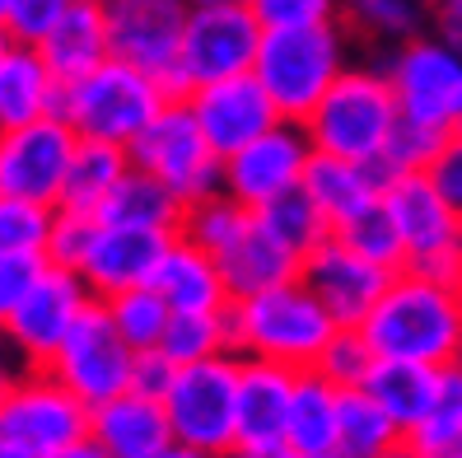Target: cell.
<instances>
[{
  "label": "cell",
  "instance_id": "33",
  "mask_svg": "<svg viewBox=\"0 0 462 458\" xmlns=\"http://www.w3.org/2000/svg\"><path fill=\"white\" fill-rule=\"evenodd\" d=\"M248 220H253L248 206H238L229 192H210V197H201L192 206H182L173 234L187 238V244H197V248H206L210 257H220L234 238L248 229Z\"/></svg>",
  "mask_w": 462,
  "mask_h": 458
},
{
  "label": "cell",
  "instance_id": "18",
  "mask_svg": "<svg viewBox=\"0 0 462 458\" xmlns=\"http://www.w3.org/2000/svg\"><path fill=\"white\" fill-rule=\"evenodd\" d=\"M388 266H378L369 257H360L356 248H346L341 238H322V244L304 257L299 281H304L318 304L337 318V328H360L365 313L378 304V294L388 285Z\"/></svg>",
  "mask_w": 462,
  "mask_h": 458
},
{
  "label": "cell",
  "instance_id": "34",
  "mask_svg": "<svg viewBox=\"0 0 462 458\" xmlns=\"http://www.w3.org/2000/svg\"><path fill=\"white\" fill-rule=\"evenodd\" d=\"M332 238H341L346 248H356L360 257L378 262V266H388V272H402L406 266V248H402V234L393 225V215L383 206V197L369 201L365 210H356L350 220H341L332 229Z\"/></svg>",
  "mask_w": 462,
  "mask_h": 458
},
{
  "label": "cell",
  "instance_id": "15",
  "mask_svg": "<svg viewBox=\"0 0 462 458\" xmlns=\"http://www.w3.org/2000/svg\"><path fill=\"white\" fill-rule=\"evenodd\" d=\"M313 159V145L304 136L299 122H276L271 131H262L257 141H248L243 150H234L225 159V178L220 192H229L238 206L262 210L271 201H281L285 192H294L304 182V169Z\"/></svg>",
  "mask_w": 462,
  "mask_h": 458
},
{
  "label": "cell",
  "instance_id": "52",
  "mask_svg": "<svg viewBox=\"0 0 462 458\" xmlns=\"http://www.w3.org/2000/svg\"><path fill=\"white\" fill-rule=\"evenodd\" d=\"M51 458H107L94 440H79V444H70V449H61V453H51Z\"/></svg>",
  "mask_w": 462,
  "mask_h": 458
},
{
  "label": "cell",
  "instance_id": "17",
  "mask_svg": "<svg viewBox=\"0 0 462 458\" xmlns=\"http://www.w3.org/2000/svg\"><path fill=\"white\" fill-rule=\"evenodd\" d=\"M182 103L192 107L201 136L215 145V154H220V159H229L234 150H243L248 141H257L262 131H271L276 122H285L253 70H248V75L215 79V85H201V89H187Z\"/></svg>",
  "mask_w": 462,
  "mask_h": 458
},
{
  "label": "cell",
  "instance_id": "27",
  "mask_svg": "<svg viewBox=\"0 0 462 458\" xmlns=\"http://www.w3.org/2000/svg\"><path fill=\"white\" fill-rule=\"evenodd\" d=\"M337 397L341 388L318 369H294L285 444L299 453H337Z\"/></svg>",
  "mask_w": 462,
  "mask_h": 458
},
{
  "label": "cell",
  "instance_id": "11",
  "mask_svg": "<svg viewBox=\"0 0 462 458\" xmlns=\"http://www.w3.org/2000/svg\"><path fill=\"white\" fill-rule=\"evenodd\" d=\"M262 33L266 29L248 5H192L182 51H178L173 94L215 85V79H229V75H248L257 61Z\"/></svg>",
  "mask_w": 462,
  "mask_h": 458
},
{
  "label": "cell",
  "instance_id": "56",
  "mask_svg": "<svg viewBox=\"0 0 462 458\" xmlns=\"http://www.w3.org/2000/svg\"><path fill=\"white\" fill-rule=\"evenodd\" d=\"M453 369L462 374V341H457V351H453Z\"/></svg>",
  "mask_w": 462,
  "mask_h": 458
},
{
  "label": "cell",
  "instance_id": "19",
  "mask_svg": "<svg viewBox=\"0 0 462 458\" xmlns=\"http://www.w3.org/2000/svg\"><path fill=\"white\" fill-rule=\"evenodd\" d=\"M173 229H135V225H107L98 220L94 244L79 262V281L89 285L94 300H113L122 290L150 285L154 262L164 257Z\"/></svg>",
  "mask_w": 462,
  "mask_h": 458
},
{
  "label": "cell",
  "instance_id": "39",
  "mask_svg": "<svg viewBox=\"0 0 462 458\" xmlns=\"http://www.w3.org/2000/svg\"><path fill=\"white\" fill-rule=\"evenodd\" d=\"M51 215H57V206H38V201L0 192V253H38L42 257Z\"/></svg>",
  "mask_w": 462,
  "mask_h": 458
},
{
  "label": "cell",
  "instance_id": "43",
  "mask_svg": "<svg viewBox=\"0 0 462 458\" xmlns=\"http://www.w3.org/2000/svg\"><path fill=\"white\" fill-rule=\"evenodd\" d=\"M262 29H304V23H328L341 14V0H248Z\"/></svg>",
  "mask_w": 462,
  "mask_h": 458
},
{
  "label": "cell",
  "instance_id": "48",
  "mask_svg": "<svg viewBox=\"0 0 462 458\" xmlns=\"http://www.w3.org/2000/svg\"><path fill=\"white\" fill-rule=\"evenodd\" d=\"M434 33L453 47H462V0H439L434 5Z\"/></svg>",
  "mask_w": 462,
  "mask_h": 458
},
{
  "label": "cell",
  "instance_id": "32",
  "mask_svg": "<svg viewBox=\"0 0 462 458\" xmlns=\"http://www.w3.org/2000/svg\"><path fill=\"white\" fill-rule=\"evenodd\" d=\"M411 440L425 458H453L462 444V374L453 365L439 369V384H434V397L425 416L411 425Z\"/></svg>",
  "mask_w": 462,
  "mask_h": 458
},
{
  "label": "cell",
  "instance_id": "3",
  "mask_svg": "<svg viewBox=\"0 0 462 458\" xmlns=\"http://www.w3.org/2000/svg\"><path fill=\"white\" fill-rule=\"evenodd\" d=\"M397 122H402L397 94L388 85L383 66H346L337 75V85L313 103V113L299 126H304L313 154L374 164L388 150Z\"/></svg>",
  "mask_w": 462,
  "mask_h": 458
},
{
  "label": "cell",
  "instance_id": "35",
  "mask_svg": "<svg viewBox=\"0 0 462 458\" xmlns=\"http://www.w3.org/2000/svg\"><path fill=\"white\" fill-rule=\"evenodd\" d=\"M107 304V318H113V328L122 332V341L131 346L135 356L141 351H154L159 337H164L169 328V304L154 294V285H135V290H122L113 294V300H103Z\"/></svg>",
  "mask_w": 462,
  "mask_h": 458
},
{
  "label": "cell",
  "instance_id": "1",
  "mask_svg": "<svg viewBox=\"0 0 462 458\" xmlns=\"http://www.w3.org/2000/svg\"><path fill=\"white\" fill-rule=\"evenodd\" d=\"M378 360H416L444 369L462 341V290L420 272H393L378 304L360 322Z\"/></svg>",
  "mask_w": 462,
  "mask_h": 458
},
{
  "label": "cell",
  "instance_id": "28",
  "mask_svg": "<svg viewBox=\"0 0 462 458\" xmlns=\"http://www.w3.org/2000/svg\"><path fill=\"white\" fill-rule=\"evenodd\" d=\"M131 169V159L122 145H103V141H75V154L61 178V197L57 210H75V215H98L103 201L113 197L117 178Z\"/></svg>",
  "mask_w": 462,
  "mask_h": 458
},
{
  "label": "cell",
  "instance_id": "53",
  "mask_svg": "<svg viewBox=\"0 0 462 458\" xmlns=\"http://www.w3.org/2000/svg\"><path fill=\"white\" fill-rule=\"evenodd\" d=\"M164 458H220V453H206V449H187V444H173Z\"/></svg>",
  "mask_w": 462,
  "mask_h": 458
},
{
  "label": "cell",
  "instance_id": "38",
  "mask_svg": "<svg viewBox=\"0 0 462 458\" xmlns=\"http://www.w3.org/2000/svg\"><path fill=\"white\" fill-rule=\"evenodd\" d=\"M346 29L369 42H406L420 33V0H341Z\"/></svg>",
  "mask_w": 462,
  "mask_h": 458
},
{
  "label": "cell",
  "instance_id": "25",
  "mask_svg": "<svg viewBox=\"0 0 462 458\" xmlns=\"http://www.w3.org/2000/svg\"><path fill=\"white\" fill-rule=\"evenodd\" d=\"M57 103H61V79L47 70L38 47L10 42L0 51V131L57 117Z\"/></svg>",
  "mask_w": 462,
  "mask_h": 458
},
{
  "label": "cell",
  "instance_id": "20",
  "mask_svg": "<svg viewBox=\"0 0 462 458\" xmlns=\"http://www.w3.org/2000/svg\"><path fill=\"white\" fill-rule=\"evenodd\" d=\"M294 369L238 356V397H234V453H271L285 444Z\"/></svg>",
  "mask_w": 462,
  "mask_h": 458
},
{
  "label": "cell",
  "instance_id": "47",
  "mask_svg": "<svg viewBox=\"0 0 462 458\" xmlns=\"http://www.w3.org/2000/svg\"><path fill=\"white\" fill-rule=\"evenodd\" d=\"M169 379H173V360H164L159 351H141V356H135V379H131V388L159 397V393L169 388Z\"/></svg>",
  "mask_w": 462,
  "mask_h": 458
},
{
  "label": "cell",
  "instance_id": "40",
  "mask_svg": "<svg viewBox=\"0 0 462 458\" xmlns=\"http://www.w3.org/2000/svg\"><path fill=\"white\" fill-rule=\"evenodd\" d=\"M374 346L365 341V332L360 328H337L332 332V341L322 346V356H318V374L322 379H332L337 388H360L365 379H369V369H374Z\"/></svg>",
  "mask_w": 462,
  "mask_h": 458
},
{
  "label": "cell",
  "instance_id": "12",
  "mask_svg": "<svg viewBox=\"0 0 462 458\" xmlns=\"http://www.w3.org/2000/svg\"><path fill=\"white\" fill-rule=\"evenodd\" d=\"M47 369L57 374V379L79 397L98 407V402L117 397L131 388L135 379V351L122 341V332L113 328V318H107V304L94 300L79 322L66 332V341L57 346V356L47 360Z\"/></svg>",
  "mask_w": 462,
  "mask_h": 458
},
{
  "label": "cell",
  "instance_id": "8",
  "mask_svg": "<svg viewBox=\"0 0 462 458\" xmlns=\"http://www.w3.org/2000/svg\"><path fill=\"white\" fill-rule=\"evenodd\" d=\"M383 206L402 234L406 272L462 290V215L434 192L425 173H397L383 187Z\"/></svg>",
  "mask_w": 462,
  "mask_h": 458
},
{
  "label": "cell",
  "instance_id": "16",
  "mask_svg": "<svg viewBox=\"0 0 462 458\" xmlns=\"http://www.w3.org/2000/svg\"><path fill=\"white\" fill-rule=\"evenodd\" d=\"M75 141L79 136L61 117H42L29 126L0 131V192L38 201V206H57Z\"/></svg>",
  "mask_w": 462,
  "mask_h": 458
},
{
  "label": "cell",
  "instance_id": "9",
  "mask_svg": "<svg viewBox=\"0 0 462 458\" xmlns=\"http://www.w3.org/2000/svg\"><path fill=\"white\" fill-rule=\"evenodd\" d=\"M164 412L173 425V444L206 449V453H234V397H238V356L220 351L192 365H173Z\"/></svg>",
  "mask_w": 462,
  "mask_h": 458
},
{
  "label": "cell",
  "instance_id": "24",
  "mask_svg": "<svg viewBox=\"0 0 462 458\" xmlns=\"http://www.w3.org/2000/svg\"><path fill=\"white\" fill-rule=\"evenodd\" d=\"M215 262H220L229 300H248V294H262L271 285H285V281L299 276V266H304V257L290 253L281 238L257 220V210H253L248 229H243Z\"/></svg>",
  "mask_w": 462,
  "mask_h": 458
},
{
  "label": "cell",
  "instance_id": "36",
  "mask_svg": "<svg viewBox=\"0 0 462 458\" xmlns=\"http://www.w3.org/2000/svg\"><path fill=\"white\" fill-rule=\"evenodd\" d=\"M257 220L281 238V244L299 257H309L322 238H332V225H328V215H322L309 197H304V187H294V192H285L281 201H271L257 210Z\"/></svg>",
  "mask_w": 462,
  "mask_h": 458
},
{
  "label": "cell",
  "instance_id": "22",
  "mask_svg": "<svg viewBox=\"0 0 462 458\" xmlns=\"http://www.w3.org/2000/svg\"><path fill=\"white\" fill-rule=\"evenodd\" d=\"M38 57L47 61V70L57 75L61 85H70V79L103 66L113 57V47H107V5L103 0H66L57 23H51L38 42Z\"/></svg>",
  "mask_w": 462,
  "mask_h": 458
},
{
  "label": "cell",
  "instance_id": "42",
  "mask_svg": "<svg viewBox=\"0 0 462 458\" xmlns=\"http://www.w3.org/2000/svg\"><path fill=\"white\" fill-rule=\"evenodd\" d=\"M94 229H98V215H75V210H57L51 215V234H47V248L42 257L51 266H66V272H79L89 244H94Z\"/></svg>",
  "mask_w": 462,
  "mask_h": 458
},
{
  "label": "cell",
  "instance_id": "14",
  "mask_svg": "<svg viewBox=\"0 0 462 458\" xmlns=\"http://www.w3.org/2000/svg\"><path fill=\"white\" fill-rule=\"evenodd\" d=\"M187 14V0H107V47L117 61L154 75L173 94Z\"/></svg>",
  "mask_w": 462,
  "mask_h": 458
},
{
  "label": "cell",
  "instance_id": "44",
  "mask_svg": "<svg viewBox=\"0 0 462 458\" xmlns=\"http://www.w3.org/2000/svg\"><path fill=\"white\" fill-rule=\"evenodd\" d=\"M66 0H5V10H0V29H5L10 42H29L38 47L42 33L57 23Z\"/></svg>",
  "mask_w": 462,
  "mask_h": 458
},
{
  "label": "cell",
  "instance_id": "13",
  "mask_svg": "<svg viewBox=\"0 0 462 458\" xmlns=\"http://www.w3.org/2000/svg\"><path fill=\"white\" fill-rule=\"evenodd\" d=\"M89 304H94V294H89L85 281H79V272H66V266L47 262L42 276L19 300V309L5 318L0 341H5V351L19 360V369L47 365Z\"/></svg>",
  "mask_w": 462,
  "mask_h": 458
},
{
  "label": "cell",
  "instance_id": "10",
  "mask_svg": "<svg viewBox=\"0 0 462 458\" xmlns=\"http://www.w3.org/2000/svg\"><path fill=\"white\" fill-rule=\"evenodd\" d=\"M94 407L79 402L47 365L19 369L0 402V440L29 449L33 458H51L79 440H89Z\"/></svg>",
  "mask_w": 462,
  "mask_h": 458
},
{
  "label": "cell",
  "instance_id": "29",
  "mask_svg": "<svg viewBox=\"0 0 462 458\" xmlns=\"http://www.w3.org/2000/svg\"><path fill=\"white\" fill-rule=\"evenodd\" d=\"M434 384H439V369L434 365H416V360H374L369 379L360 384L378 407L393 416V425L402 435H411V425L425 416Z\"/></svg>",
  "mask_w": 462,
  "mask_h": 458
},
{
  "label": "cell",
  "instance_id": "58",
  "mask_svg": "<svg viewBox=\"0 0 462 458\" xmlns=\"http://www.w3.org/2000/svg\"><path fill=\"white\" fill-rule=\"evenodd\" d=\"M420 5H430V10H434V5H439V0H420Z\"/></svg>",
  "mask_w": 462,
  "mask_h": 458
},
{
  "label": "cell",
  "instance_id": "45",
  "mask_svg": "<svg viewBox=\"0 0 462 458\" xmlns=\"http://www.w3.org/2000/svg\"><path fill=\"white\" fill-rule=\"evenodd\" d=\"M42 266H47V257H38V253H0V328L19 309L23 294H29V285L42 276Z\"/></svg>",
  "mask_w": 462,
  "mask_h": 458
},
{
  "label": "cell",
  "instance_id": "30",
  "mask_svg": "<svg viewBox=\"0 0 462 458\" xmlns=\"http://www.w3.org/2000/svg\"><path fill=\"white\" fill-rule=\"evenodd\" d=\"M178 215H182V206L150 173L126 169L117 178V187H113V197L103 201L98 220H107V225H135V229H178Z\"/></svg>",
  "mask_w": 462,
  "mask_h": 458
},
{
  "label": "cell",
  "instance_id": "55",
  "mask_svg": "<svg viewBox=\"0 0 462 458\" xmlns=\"http://www.w3.org/2000/svg\"><path fill=\"white\" fill-rule=\"evenodd\" d=\"M187 5H248V0H187Z\"/></svg>",
  "mask_w": 462,
  "mask_h": 458
},
{
  "label": "cell",
  "instance_id": "60",
  "mask_svg": "<svg viewBox=\"0 0 462 458\" xmlns=\"http://www.w3.org/2000/svg\"><path fill=\"white\" fill-rule=\"evenodd\" d=\"M0 10H5V0H0Z\"/></svg>",
  "mask_w": 462,
  "mask_h": 458
},
{
  "label": "cell",
  "instance_id": "50",
  "mask_svg": "<svg viewBox=\"0 0 462 458\" xmlns=\"http://www.w3.org/2000/svg\"><path fill=\"white\" fill-rule=\"evenodd\" d=\"M229 458H341V453H299V449L281 444V449H271V453H229Z\"/></svg>",
  "mask_w": 462,
  "mask_h": 458
},
{
  "label": "cell",
  "instance_id": "51",
  "mask_svg": "<svg viewBox=\"0 0 462 458\" xmlns=\"http://www.w3.org/2000/svg\"><path fill=\"white\" fill-rule=\"evenodd\" d=\"M374 458H425V453H420V449H416L411 440H406V435H402L397 444H388V449H378Z\"/></svg>",
  "mask_w": 462,
  "mask_h": 458
},
{
  "label": "cell",
  "instance_id": "37",
  "mask_svg": "<svg viewBox=\"0 0 462 458\" xmlns=\"http://www.w3.org/2000/svg\"><path fill=\"white\" fill-rule=\"evenodd\" d=\"M154 351L164 360H173V365H192V360L229 351L225 309L220 313H169V328H164Z\"/></svg>",
  "mask_w": 462,
  "mask_h": 458
},
{
  "label": "cell",
  "instance_id": "61",
  "mask_svg": "<svg viewBox=\"0 0 462 458\" xmlns=\"http://www.w3.org/2000/svg\"><path fill=\"white\" fill-rule=\"evenodd\" d=\"M103 5H107V0H103Z\"/></svg>",
  "mask_w": 462,
  "mask_h": 458
},
{
  "label": "cell",
  "instance_id": "21",
  "mask_svg": "<svg viewBox=\"0 0 462 458\" xmlns=\"http://www.w3.org/2000/svg\"><path fill=\"white\" fill-rule=\"evenodd\" d=\"M89 440L107 458H164L173 449V425L164 412V397L126 388L107 397L89 416Z\"/></svg>",
  "mask_w": 462,
  "mask_h": 458
},
{
  "label": "cell",
  "instance_id": "6",
  "mask_svg": "<svg viewBox=\"0 0 462 458\" xmlns=\"http://www.w3.org/2000/svg\"><path fill=\"white\" fill-rule=\"evenodd\" d=\"M126 159H131V169L150 173L178 206H192L210 192H220V178H225V159L201 136L182 94H173L159 107V117L126 145Z\"/></svg>",
  "mask_w": 462,
  "mask_h": 458
},
{
  "label": "cell",
  "instance_id": "62",
  "mask_svg": "<svg viewBox=\"0 0 462 458\" xmlns=\"http://www.w3.org/2000/svg\"><path fill=\"white\" fill-rule=\"evenodd\" d=\"M457 131H462V126H457Z\"/></svg>",
  "mask_w": 462,
  "mask_h": 458
},
{
  "label": "cell",
  "instance_id": "59",
  "mask_svg": "<svg viewBox=\"0 0 462 458\" xmlns=\"http://www.w3.org/2000/svg\"><path fill=\"white\" fill-rule=\"evenodd\" d=\"M453 458H462V444H457V453H453Z\"/></svg>",
  "mask_w": 462,
  "mask_h": 458
},
{
  "label": "cell",
  "instance_id": "49",
  "mask_svg": "<svg viewBox=\"0 0 462 458\" xmlns=\"http://www.w3.org/2000/svg\"><path fill=\"white\" fill-rule=\"evenodd\" d=\"M14 374H19V360L5 351V341H0V402H5L10 384H14Z\"/></svg>",
  "mask_w": 462,
  "mask_h": 458
},
{
  "label": "cell",
  "instance_id": "41",
  "mask_svg": "<svg viewBox=\"0 0 462 458\" xmlns=\"http://www.w3.org/2000/svg\"><path fill=\"white\" fill-rule=\"evenodd\" d=\"M444 145V136L439 131H430V126H416V122H397V131H393V141H388V150L374 159L378 169H383V178H397V173H425V164L434 159V150Z\"/></svg>",
  "mask_w": 462,
  "mask_h": 458
},
{
  "label": "cell",
  "instance_id": "4",
  "mask_svg": "<svg viewBox=\"0 0 462 458\" xmlns=\"http://www.w3.org/2000/svg\"><path fill=\"white\" fill-rule=\"evenodd\" d=\"M346 66H350V38L337 19H328V23H304V29H266L253 75L262 79V89L271 94L285 122H304Z\"/></svg>",
  "mask_w": 462,
  "mask_h": 458
},
{
  "label": "cell",
  "instance_id": "46",
  "mask_svg": "<svg viewBox=\"0 0 462 458\" xmlns=\"http://www.w3.org/2000/svg\"><path fill=\"white\" fill-rule=\"evenodd\" d=\"M425 178L434 182V192L453 206V215H462V131L444 136V145L434 150V159L425 164Z\"/></svg>",
  "mask_w": 462,
  "mask_h": 458
},
{
  "label": "cell",
  "instance_id": "7",
  "mask_svg": "<svg viewBox=\"0 0 462 458\" xmlns=\"http://www.w3.org/2000/svg\"><path fill=\"white\" fill-rule=\"evenodd\" d=\"M383 75L397 94V113L439 136L462 126V47L439 33H416L388 51Z\"/></svg>",
  "mask_w": 462,
  "mask_h": 458
},
{
  "label": "cell",
  "instance_id": "26",
  "mask_svg": "<svg viewBox=\"0 0 462 458\" xmlns=\"http://www.w3.org/2000/svg\"><path fill=\"white\" fill-rule=\"evenodd\" d=\"M304 197L328 215V225L337 229L341 220H350L356 210H365L369 201L383 197V169L378 164H356V159H337V154H313L304 169Z\"/></svg>",
  "mask_w": 462,
  "mask_h": 458
},
{
  "label": "cell",
  "instance_id": "23",
  "mask_svg": "<svg viewBox=\"0 0 462 458\" xmlns=\"http://www.w3.org/2000/svg\"><path fill=\"white\" fill-rule=\"evenodd\" d=\"M154 294L164 300L173 313H220L229 304V290L220 276V262H215L206 248L187 244V238H169L164 257L154 262L150 276Z\"/></svg>",
  "mask_w": 462,
  "mask_h": 458
},
{
  "label": "cell",
  "instance_id": "57",
  "mask_svg": "<svg viewBox=\"0 0 462 458\" xmlns=\"http://www.w3.org/2000/svg\"><path fill=\"white\" fill-rule=\"evenodd\" d=\"M10 47V38H5V29H0V51H5Z\"/></svg>",
  "mask_w": 462,
  "mask_h": 458
},
{
  "label": "cell",
  "instance_id": "54",
  "mask_svg": "<svg viewBox=\"0 0 462 458\" xmlns=\"http://www.w3.org/2000/svg\"><path fill=\"white\" fill-rule=\"evenodd\" d=\"M0 458H33V453L19 449V444H10V440H0Z\"/></svg>",
  "mask_w": 462,
  "mask_h": 458
},
{
  "label": "cell",
  "instance_id": "31",
  "mask_svg": "<svg viewBox=\"0 0 462 458\" xmlns=\"http://www.w3.org/2000/svg\"><path fill=\"white\" fill-rule=\"evenodd\" d=\"M397 440H402V430L365 388H341L337 397V453L341 458H374L378 449H388Z\"/></svg>",
  "mask_w": 462,
  "mask_h": 458
},
{
  "label": "cell",
  "instance_id": "2",
  "mask_svg": "<svg viewBox=\"0 0 462 458\" xmlns=\"http://www.w3.org/2000/svg\"><path fill=\"white\" fill-rule=\"evenodd\" d=\"M225 328H229V351L234 356L271 360V365H285V369H313L322 346L337 332V318L294 276L285 285L248 294V300H229L225 304Z\"/></svg>",
  "mask_w": 462,
  "mask_h": 458
},
{
  "label": "cell",
  "instance_id": "5",
  "mask_svg": "<svg viewBox=\"0 0 462 458\" xmlns=\"http://www.w3.org/2000/svg\"><path fill=\"white\" fill-rule=\"evenodd\" d=\"M173 94L169 85H159L154 75L135 70L117 57H107L103 66H94L89 75L61 85V103L57 117L75 131L79 141H103V145H131L141 131L159 117Z\"/></svg>",
  "mask_w": 462,
  "mask_h": 458
}]
</instances>
